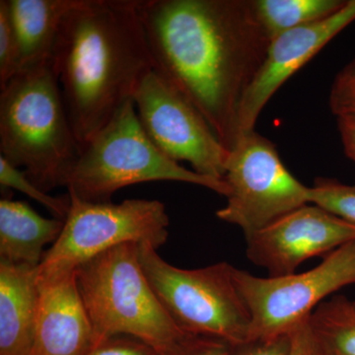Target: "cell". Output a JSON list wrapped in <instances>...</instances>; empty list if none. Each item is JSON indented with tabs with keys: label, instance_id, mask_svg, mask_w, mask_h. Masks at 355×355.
<instances>
[{
	"label": "cell",
	"instance_id": "obj_17",
	"mask_svg": "<svg viewBox=\"0 0 355 355\" xmlns=\"http://www.w3.org/2000/svg\"><path fill=\"white\" fill-rule=\"evenodd\" d=\"M347 0H254L257 15L270 42L296 28L331 17Z\"/></svg>",
	"mask_w": 355,
	"mask_h": 355
},
{
	"label": "cell",
	"instance_id": "obj_12",
	"mask_svg": "<svg viewBox=\"0 0 355 355\" xmlns=\"http://www.w3.org/2000/svg\"><path fill=\"white\" fill-rule=\"evenodd\" d=\"M354 21L355 0H347L331 17L284 33L270 42L265 60L240 106L239 137L254 132L261 111L277 91Z\"/></svg>",
	"mask_w": 355,
	"mask_h": 355
},
{
	"label": "cell",
	"instance_id": "obj_20",
	"mask_svg": "<svg viewBox=\"0 0 355 355\" xmlns=\"http://www.w3.org/2000/svg\"><path fill=\"white\" fill-rule=\"evenodd\" d=\"M310 202L355 225V188L329 178H318L310 187Z\"/></svg>",
	"mask_w": 355,
	"mask_h": 355
},
{
	"label": "cell",
	"instance_id": "obj_16",
	"mask_svg": "<svg viewBox=\"0 0 355 355\" xmlns=\"http://www.w3.org/2000/svg\"><path fill=\"white\" fill-rule=\"evenodd\" d=\"M77 0H7L18 48V71L48 62L65 15Z\"/></svg>",
	"mask_w": 355,
	"mask_h": 355
},
{
	"label": "cell",
	"instance_id": "obj_4",
	"mask_svg": "<svg viewBox=\"0 0 355 355\" xmlns=\"http://www.w3.org/2000/svg\"><path fill=\"white\" fill-rule=\"evenodd\" d=\"M76 279L92 324L93 345L128 336L164 355L193 336L175 323L159 300L140 263L137 244L120 245L83 263Z\"/></svg>",
	"mask_w": 355,
	"mask_h": 355
},
{
	"label": "cell",
	"instance_id": "obj_10",
	"mask_svg": "<svg viewBox=\"0 0 355 355\" xmlns=\"http://www.w3.org/2000/svg\"><path fill=\"white\" fill-rule=\"evenodd\" d=\"M140 123L161 153L193 171L224 180L230 150L221 144L200 111L155 70L133 96Z\"/></svg>",
	"mask_w": 355,
	"mask_h": 355
},
{
	"label": "cell",
	"instance_id": "obj_21",
	"mask_svg": "<svg viewBox=\"0 0 355 355\" xmlns=\"http://www.w3.org/2000/svg\"><path fill=\"white\" fill-rule=\"evenodd\" d=\"M18 72V48L7 0L0 1V89Z\"/></svg>",
	"mask_w": 355,
	"mask_h": 355
},
{
	"label": "cell",
	"instance_id": "obj_14",
	"mask_svg": "<svg viewBox=\"0 0 355 355\" xmlns=\"http://www.w3.org/2000/svg\"><path fill=\"white\" fill-rule=\"evenodd\" d=\"M38 270L0 261V355H34Z\"/></svg>",
	"mask_w": 355,
	"mask_h": 355
},
{
	"label": "cell",
	"instance_id": "obj_3",
	"mask_svg": "<svg viewBox=\"0 0 355 355\" xmlns=\"http://www.w3.org/2000/svg\"><path fill=\"white\" fill-rule=\"evenodd\" d=\"M51 60L0 89V155L46 193L65 187L81 151Z\"/></svg>",
	"mask_w": 355,
	"mask_h": 355
},
{
	"label": "cell",
	"instance_id": "obj_29",
	"mask_svg": "<svg viewBox=\"0 0 355 355\" xmlns=\"http://www.w3.org/2000/svg\"><path fill=\"white\" fill-rule=\"evenodd\" d=\"M354 188H355V184H354Z\"/></svg>",
	"mask_w": 355,
	"mask_h": 355
},
{
	"label": "cell",
	"instance_id": "obj_15",
	"mask_svg": "<svg viewBox=\"0 0 355 355\" xmlns=\"http://www.w3.org/2000/svg\"><path fill=\"white\" fill-rule=\"evenodd\" d=\"M64 220L46 218L28 203L0 200V261L39 266L44 247L55 244L62 234Z\"/></svg>",
	"mask_w": 355,
	"mask_h": 355
},
{
	"label": "cell",
	"instance_id": "obj_24",
	"mask_svg": "<svg viewBox=\"0 0 355 355\" xmlns=\"http://www.w3.org/2000/svg\"><path fill=\"white\" fill-rule=\"evenodd\" d=\"M85 355H158L146 343L128 336H112L93 345Z\"/></svg>",
	"mask_w": 355,
	"mask_h": 355
},
{
	"label": "cell",
	"instance_id": "obj_25",
	"mask_svg": "<svg viewBox=\"0 0 355 355\" xmlns=\"http://www.w3.org/2000/svg\"><path fill=\"white\" fill-rule=\"evenodd\" d=\"M234 347L216 338L191 336L164 355H232Z\"/></svg>",
	"mask_w": 355,
	"mask_h": 355
},
{
	"label": "cell",
	"instance_id": "obj_27",
	"mask_svg": "<svg viewBox=\"0 0 355 355\" xmlns=\"http://www.w3.org/2000/svg\"><path fill=\"white\" fill-rule=\"evenodd\" d=\"M338 128L345 155L355 163V119L338 118Z\"/></svg>",
	"mask_w": 355,
	"mask_h": 355
},
{
	"label": "cell",
	"instance_id": "obj_2",
	"mask_svg": "<svg viewBox=\"0 0 355 355\" xmlns=\"http://www.w3.org/2000/svg\"><path fill=\"white\" fill-rule=\"evenodd\" d=\"M137 3L77 0L60 26L53 69L81 149L153 70Z\"/></svg>",
	"mask_w": 355,
	"mask_h": 355
},
{
	"label": "cell",
	"instance_id": "obj_23",
	"mask_svg": "<svg viewBox=\"0 0 355 355\" xmlns=\"http://www.w3.org/2000/svg\"><path fill=\"white\" fill-rule=\"evenodd\" d=\"M291 355H335L313 328L309 318L291 333Z\"/></svg>",
	"mask_w": 355,
	"mask_h": 355
},
{
	"label": "cell",
	"instance_id": "obj_5",
	"mask_svg": "<svg viewBox=\"0 0 355 355\" xmlns=\"http://www.w3.org/2000/svg\"><path fill=\"white\" fill-rule=\"evenodd\" d=\"M156 181L198 184L225 198L229 193L224 180L187 170L161 153L144 132L135 101L128 100L81 149L65 188L85 202H110L121 189Z\"/></svg>",
	"mask_w": 355,
	"mask_h": 355
},
{
	"label": "cell",
	"instance_id": "obj_7",
	"mask_svg": "<svg viewBox=\"0 0 355 355\" xmlns=\"http://www.w3.org/2000/svg\"><path fill=\"white\" fill-rule=\"evenodd\" d=\"M69 195L70 209L64 229L44 253L40 277L74 272L99 254L128 243L158 250L169 237V216L160 200L90 202Z\"/></svg>",
	"mask_w": 355,
	"mask_h": 355
},
{
	"label": "cell",
	"instance_id": "obj_11",
	"mask_svg": "<svg viewBox=\"0 0 355 355\" xmlns=\"http://www.w3.org/2000/svg\"><path fill=\"white\" fill-rule=\"evenodd\" d=\"M247 258L270 277L295 273L301 263L355 241V225L318 205L289 212L247 238Z\"/></svg>",
	"mask_w": 355,
	"mask_h": 355
},
{
	"label": "cell",
	"instance_id": "obj_9",
	"mask_svg": "<svg viewBox=\"0 0 355 355\" xmlns=\"http://www.w3.org/2000/svg\"><path fill=\"white\" fill-rule=\"evenodd\" d=\"M234 279L251 315L249 342L289 335L324 298L355 284V241L307 272L259 277L235 268Z\"/></svg>",
	"mask_w": 355,
	"mask_h": 355
},
{
	"label": "cell",
	"instance_id": "obj_18",
	"mask_svg": "<svg viewBox=\"0 0 355 355\" xmlns=\"http://www.w3.org/2000/svg\"><path fill=\"white\" fill-rule=\"evenodd\" d=\"M309 321L334 354L355 355V301L335 296L318 306Z\"/></svg>",
	"mask_w": 355,
	"mask_h": 355
},
{
	"label": "cell",
	"instance_id": "obj_26",
	"mask_svg": "<svg viewBox=\"0 0 355 355\" xmlns=\"http://www.w3.org/2000/svg\"><path fill=\"white\" fill-rule=\"evenodd\" d=\"M291 338L289 335L251 340L234 347L232 355H291Z\"/></svg>",
	"mask_w": 355,
	"mask_h": 355
},
{
	"label": "cell",
	"instance_id": "obj_28",
	"mask_svg": "<svg viewBox=\"0 0 355 355\" xmlns=\"http://www.w3.org/2000/svg\"><path fill=\"white\" fill-rule=\"evenodd\" d=\"M349 64L350 65V67H354V69H355V58H354V60H352Z\"/></svg>",
	"mask_w": 355,
	"mask_h": 355
},
{
	"label": "cell",
	"instance_id": "obj_13",
	"mask_svg": "<svg viewBox=\"0 0 355 355\" xmlns=\"http://www.w3.org/2000/svg\"><path fill=\"white\" fill-rule=\"evenodd\" d=\"M34 355H85L94 343L76 270L40 277Z\"/></svg>",
	"mask_w": 355,
	"mask_h": 355
},
{
	"label": "cell",
	"instance_id": "obj_6",
	"mask_svg": "<svg viewBox=\"0 0 355 355\" xmlns=\"http://www.w3.org/2000/svg\"><path fill=\"white\" fill-rule=\"evenodd\" d=\"M139 258L159 300L182 330L232 347L249 342L251 315L236 286L234 266L221 261L184 270L147 244L139 245Z\"/></svg>",
	"mask_w": 355,
	"mask_h": 355
},
{
	"label": "cell",
	"instance_id": "obj_22",
	"mask_svg": "<svg viewBox=\"0 0 355 355\" xmlns=\"http://www.w3.org/2000/svg\"><path fill=\"white\" fill-rule=\"evenodd\" d=\"M329 105L336 118L355 119V69L349 64L336 74Z\"/></svg>",
	"mask_w": 355,
	"mask_h": 355
},
{
	"label": "cell",
	"instance_id": "obj_8",
	"mask_svg": "<svg viewBox=\"0 0 355 355\" xmlns=\"http://www.w3.org/2000/svg\"><path fill=\"white\" fill-rule=\"evenodd\" d=\"M224 181L227 203L217 210V218L238 226L246 239L310 202L309 187L287 170L275 144L256 130L238 137Z\"/></svg>",
	"mask_w": 355,
	"mask_h": 355
},
{
	"label": "cell",
	"instance_id": "obj_1",
	"mask_svg": "<svg viewBox=\"0 0 355 355\" xmlns=\"http://www.w3.org/2000/svg\"><path fill=\"white\" fill-rule=\"evenodd\" d=\"M137 10L153 69L231 150L243 98L270 44L254 0H139Z\"/></svg>",
	"mask_w": 355,
	"mask_h": 355
},
{
	"label": "cell",
	"instance_id": "obj_19",
	"mask_svg": "<svg viewBox=\"0 0 355 355\" xmlns=\"http://www.w3.org/2000/svg\"><path fill=\"white\" fill-rule=\"evenodd\" d=\"M0 184L4 189H14L25 193L32 200H37L46 209L50 210L55 218L65 220L70 209L69 193L65 197H51L49 193L33 183L27 177L24 170L11 165L6 158L0 155Z\"/></svg>",
	"mask_w": 355,
	"mask_h": 355
}]
</instances>
